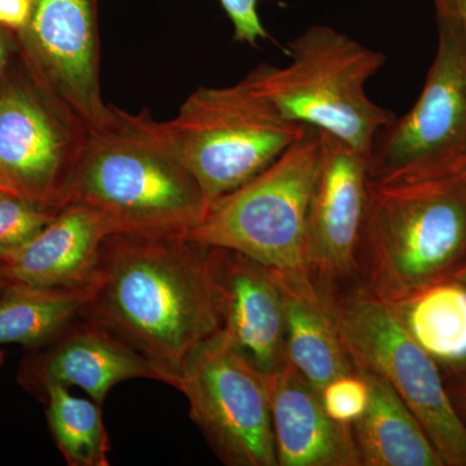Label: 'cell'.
Returning a JSON list of instances; mask_svg holds the SVG:
<instances>
[{
    "label": "cell",
    "instance_id": "cell-27",
    "mask_svg": "<svg viewBox=\"0 0 466 466\" xmlns=\"http://www.w3.org/2000/svg\"><path fill=\"white\" fill-rule=\"evenodd\" d=\"M453 407L466 424V381L446 383Z\"/></svg>",
    "mask_w": 466,
    "mask_h": 466
},
{
    "label": "cell",
    "instance_id": "cell-29",
    "mask_svg": "<svg viewBox=\"0 0 466 466\" xmlns=\"http://www.w3.org/2000/svg\"><path fill=\"white\" fill-rule=\"evenodd\" d=\"M0 192L14 193V195H17V192L15 191L14 187H12L11 184L7 182V179L3 177L2 173H0Z\"/></svg>",
    "mask_w": 466,
    "mask_h": 466
},
{
    "label": "cell",
    "instance_id": "cell-20",
    "mask_svg": "<svg viewBox=\"0 0 466 466\" xmlns=\"http://www.w3.org/2000/svg\"><path fill=\"white\" fill-rule=\"evenodd\" d=\"M94 281L81 288H36L11 284L0 294V345L36 349L81 317Z\"/></svg>",
    "mask_w": 466,
    "mask_h": 466
},
{
    "label": "cell",
    "instance_id": "cell-18",
    "mask_svg": "<svg viewBox=\"0 0 466 466\" xmlns=\"http://www.w3.org/2000/svg\"><path fill=\"white\" fill-rule=\"evenodd\" d=\"M366 379L370 400L351 425L361 466H444L419 420L381 377Z\"/></svg>",
    "mask_w": 466,
    "mask_h": 466
},
{
    "label": "cell",
    "instance_id": "cell-8",
    "mask_svg": "<svg viewBox=\"0 0 466 466\" xmlns=\"http://www.w3.org/2000/svg\"><path fill=\"white\" fill-rule=\"evenodd\" d=\"M437 23V55L419 99L373 143L372 183L419 182L466 168V48L446 23Z\"/></svg>",
    "mask_w": 466,
    "mask_h": 466
},
{
    "label": "cell",
    "instance_id": "cell-28",
    "mask_svg": "<svg viewBox=\"0 0 466 466\" xmlns=\"http://www.w3.org/2000/svg\"><path fill=\"white\" fill-rule=\"evenodd\" d=\"M12 30L7 27L0 25V76L5 72V66H7L8 58L11 56L12 52Z\"/></svg>",
    "mask_w": 466,
    "mask_h": 466
},
{
    "label": "cell",
    "instance_id": "cell-6",
    "mask_svg": "<svg viewBox=\"0 0 466 466\" xmlns=\"http://www.w3.org/2000/svg\"><path fill=\"white\" fill-rule=\"evenodd\" d=\"M320 153V131L299 142L249 182L208 205L183 238L238 251L285 275H309L306 217Z\"/></svg>",
    "mask_w": 466,
    "mask_h": 466
},
{
    "label": "cell",
    "instance_id": "cell-17",
    "mask_svg": "<svg viewBox=\"0 0 466 466\" xmlns=\"http://www.w3.org/2000/svg\"><path fill=\"white\" fill-rule=\"evenodd\" d=\"M275 274L284 297L288 363L319 391L354 372L327 294L311 275Z\"/></svg>",
    "mask_w": 466,
    "mask_h": 466
},
{
    "label": "cell",
    "instance_id": "cell-16",
    "mask_svg": "<svg viewBox=\"0 0 466 466\" xmlns=\"http://www.w3.org/2000/svg\"><path fill=\"white\" fill-rule=\"evenodd\" d=\"M267 379L279 466H361L351 426L328 415L306 377L288 363Z\"/></svg>",
    "mask_w": 466,
    "mask_h": 466
},
{
    "label": "cell",
    "instance_id": "cell-32",
    "mask_svg": "<svg viewBox=\"0 0 466 466\" xmlns=\"http://www.w3.org/2000/svg\"><path fill=\"white\" fill-rule=\"evenodd\" d=\"M3 363H5V352H3V350H0V368H2Z\"/></svg>",
    "mask_w": 466,
    "mask_h": 466
},
{
    "label": "cell",
    "instance_id": "cell-24",
    "mask_svg": "<svg viewBox=\"0 0 466 466\" xmlns=\"http://www.w3.org/2000/svg\"><path fill=\"white\" fill-rule=\"evenodd\" d=\"M231 20L235 39L238 42L257 46L260 39L268 38L260 21L258 0H219Z\"/></svg>",
    "mask_w": 466,
    "mask_h": 466
},
{
    "label": "cell",
    "instance_id": "cell-11",
    "mask_svg": "<svg viewBox=\"0 0 466 466\" xmlns=\"http://www.w3.org/2000/svg\"><path fill=\"white\" fill-rule=\"evenodd\" d=\"M370 184V159L320 131L305 248L309 275L325 293L359 284V256Z\"/></svg>",
    "mask_w": 466,
    "mask_h": 466
},
{
    "label": "cell",
    "instance_id": "cell-2",
    "mask_svg": "<svg viewBox=\"0 0 466 466\" xmlns=\"http://www.w3.org/2000/svg\"><path fill=\"white\" fill-rule=\"evenodd\" d=\"M96 208L113 233L184 238L204 219L208 201L147 112L113 108L106 125L88 130L61 193Z\"/></svg>",
    "mask_w": 466,
    "mask_h": 466
},
{
    "label": "cell",
    "instance_id": "cell-25",
    "mask_svg": "<svg viewBox=\"0 0 466 466\" xmlns=\"http://www.w3.org/2000/svg\"><path fill=\"white\" fill-rule=\"evenodd\" d=\"M437 20L456 33L466 48V0H433Z\"/></svg>",
    "mask_w": 466,
    "mask_h": 466
},
{
    "label": "cell",
    "instance_id": "cell-15",
    "mask_svg": "<svg viewBox=\"0 0 466 466\" xmlns=\"http://www.w3.org/2000/svg\"><path fill=\"white\" fill-rule=\"evenodd\" d=\"M113 228L88 205L70 202L14 256L0 262L11 284L36 288H81L94 281L101 248Z\"/></svg>",
    "mask_w": 466,
    "mask_h": 466
},
{
    "label": "cell",
    "instance_id": "cell-26",
    "mask_svg": "<svg viewBox=\"0 0 466 466\" xmlns=\"http://www.w3.org/2000/svg\"><path fill=\"white\" fill-rule=\"evenodd\" d=\"M34 0H0V25L12 32L26 26L32 15Z\"/></svg>",
    "mask_w": 466,
    "mask_h": 466
},
{
    "label": "cell",
    "instance_id": "cell-21",
    "mask_svg": "<svg viewBox=\"0 0 466 466\" xmlns=\"http://www.w3.org/2000/svg\"><path fill=\"white\" fill-rule=\"evenodd\" d=\"M42 400L55 444L69 466H108L109 437L103 404L76 397L67 386L51 383Z\"/></svg>",
    "mask_w": 466,
    "mask_h": 466
},
{
    "label": "cell",
    "instance_id": "cell-22",
    "mask_svg": "<svg viewBox=\"0 0 466 466\" xmlns=\"http://www.w3.org/2000/svg\"><path fill=\"white\" fill-rule=\"evenodd\" d=\"M56 211L0 192V262L14 256L54 219Z\"/></svg>",
    "mask_w": 466,
    "mask_h": 466
},
{
    "label": "cell",
    "instance_id": "cell-10",
    "mask_svg": "<svg viewBox=\"0 0 466 466\" xmlns=\"http://www.w3.org/2000/svg\"><path fill=\"white\" fill-rule=\"evenodd\" d=\"M87 131L35 76L0 85V173L25 200L60 208Z\"/></svg>",
    "mask_w": 466,
    "mask_h": 466
},
{
    "label": "cell",
    "instance_id": "cell-30",
    "mask_svg": "<svg viewBox=\"0 0 466 466\" xmlns=\"http://www.w3.org/2000/svg\"><path fill=\"white\" fill-rule=\"evenodd\" d=\"M9 285H11V283H9L8 279L5 278V275L3 274L2 268H0V294L7 289Z\"/></svg>",
    "mask_w": 466,
    "mask_h": 466
},
{
    "label": "cell",
    "instance_id": "cell-13",
    "mask_svg": "<svg viewBox=\"0 0 466 466\" xmlns=\"http://www.w3.org/2000/svg\"><path fill=\"white\" fill-rule=\"evenodd\" d=\"M219 330L266 377L288 364L283 291L274 269L238 251L208 249Z\"/></svg>",
    "mask_w": 466,
    "mask_h": 466
},
{
    "label": "cell",
    "instance_id": "cell-12",
    "mask_svg": "<svg viewBox=\"0 0 466 466\" xmlns=\"http://www.w3.org/2000/svg\"><path fill=\"white\" fill-rule=\"evenodd\" d=\"M33 76L88 128L106 125L96 0H34L21 29Z\"/></svg>",
    "mask_w": 466,
    "mask_h": 466
},
{
    "label": "cell",
    "instance_id": "cell-33",
    "mask_svg": "<svg viewBox=\"0 0 466 466\" xmlns=\"http://www.w3.org/2000/svg\"><path fill=\"white\" fill-rule=\"evenodd\" d=\"M464 171H466V168H465V170H464ZM461 173H462V171H461Z\"/></svg>",
    "mask_w": 466,
    "mask_h": 466
},
{
    "label": "cell",
    "instance_id": "cell-4",
    "mask_svg": "<svg viewBox=\"0 0 466 466\" xmlns=\"http://www.w3.org/2000/svg\"><path fill=\"white\" fill-rule=\"evenodd\" d=\"M287 66H262L242 81L279 112L342 140L370 159L377 135L395 115L368 97V81L386 63L329 26H309L289 43Z\"/></svg>",
    "mask_w": 466,
    "mask_h": 466
},
{
    "label": "cell",
    "instance_id": "cell-1",
    "mask_svg": "<svg viewBox=\"0 0 466 466\" xmlns=\"http://www.w3.org/2000/svg\"><path fill=\"white\" fill-rule=\"evenodd\" d=\"M208 249L183 238L109 235L81 317L179 377L193 350L219 330Z\"/></svg>",
    "mask_w": 466,
    "mask_h": 466
},
{
    "label": "cell",
    "instance_id": "cell-3",
    "mask_svg": "<svg viewBox=\"0 0 466 466\" xmlns=\"http://www.w3.org/2000/svg\"><path fill=\"white\" fill-rule=\"evenodd\" d=\"M466 267V171L370 184L359 285L383 302L415 296Z\"/></svg>",
    "mask_w": 466,
    "mask_h": 466
},
{
    "label": "cell",
    "instance_id": "cell-9",
    "mask_svg": "<svg viewBox=\"0 0 466 466\" xmlns=\"http://www.w3.org/2000/svg\"><path fill=\"white\" fill-rule=\"evenodd\" d=\"M189 416L217 458L228 466H279L268 379L217 330L179 373Z\"/></svg>",
    "mask_w": 466,
    "mask_h": 466
},
{
    "label": "cell",
    "instance_id": "cell-31",
    "mask_svg": "<svg viewBox=\"0 0 466 466\" xmlns=\"http://www.w3.org/2000/svg\"><path fill=\"white\" fill-rule=\"evenodd\" d=\"M455 279H458V280L462 281V283L466 284V267L464 269H462L461 272L458 276H456Z\"/></svg>",
    "mask_w": 466,
    "mask_h": 466
},
{
    "label": "cell",
    "instance_id": "cell-5",
    "mask_svg": "<svg viewBox=\"0 0 466 466\" xmlns=\"http://www.w3.org/2000/svg\"><path fill=\"white\" fill-rule=\"evenodd\" d=\"M159 131L208 201L249 182L308 133L244 81L200 87Z\"/></svg>",
    "mask_w": 466,
    "mask_h": 466
},
{
    "label": "cell",
    "instance_id": "cell-23",
    "mask_svg": "<svg viewBox=\"0 0 466 466\" xmlns=\"http://www.w3.org/2000/svg\"><path fill=\"white\" fill-rule=\"evenodd\" d=\"M325 410L339 424L351 426L366 410L370 390L359 370L337 377L320 390Z\"/></svg>",
    "mask_w": 466,
    "mask_h": 466
},
{
    "label": "cell",
    "instance_id": "cell-19",
    "mask_svg": "<svg viewBox=\"0 0 466 466\" xmlns=\"http://www.w3.org/2000/svg\"><path fill=\"white\" fill-rule=\"evenodd\" d=\"M391 306L444 381H466V284L450 279Z\"/></svg>",
    "mask_w": 466,
    "mask_h": 466
},
{
    "label": "cell",
    "instance_id": "cell-7",
    "mask_svg": "<svg viewBox=\"0 0 466 466\" xmlns=\"http://www.w3.org/2000/svg\"><path fill=\"white\" fill-rule=\"evenodd\" d=\"M325 293V291H324ZM354 367L381 377L422 425L444 466H466V424L440 368L391 305L360 285L325 293Z\"/></svg>",
    "mask_w": 466,
    "mask_h": 466
},
{
    "label": "cell",
    "instance_id": "cell-14",
    "mask_svg": "<svg viewBox=\"0 0 466 466\" xmlns=\"http://www.w3.org/2000/svg\"><path fill=\"white\" fill-rule=\"evenodd\" d=\"M153 380L179 388V377L137 352L106 328L79 317L45 345L30 349L18 382L41 398L51 383L78 386L104 404L110 389L128 380Z\"/></svg>",
    "mask_w": 466,
    "mask_h": 466
}]
</instances>
